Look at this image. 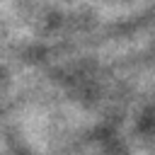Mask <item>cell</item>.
Instances as JSON below:
<instances>
[]
</instances>
